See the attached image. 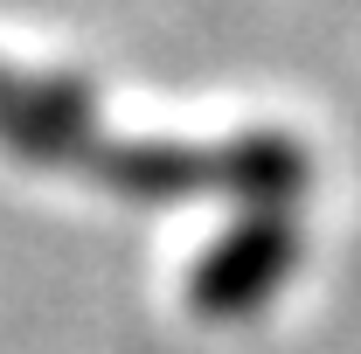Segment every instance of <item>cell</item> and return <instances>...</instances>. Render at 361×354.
<instances>
[{
    "instance_id": "obj_1",
    "label": "cell",
    "mask_w": 361,
    "mask_h": 354,
    "mask_svg": "<svg viewBox=\"0 0 361 354\" xmlns=\"http://www.w3.org/2000/svg\"><path fill=\"white\" fill-rule=\"evenodd\" d=\"M0 146H14L35 167H77L118 195L180 202V195H257L278 202L306 181V153L278 133H250L229 146H118L104 126H90V104L77 84H35L0 70Z\"/></svg>"
},
{
    "instance_id": "obj_2",
    "label": "cell",
    "mask_w": 361,
    "mask_h": 354,
    "mask_svg": "<svg viewBox=\"0 0 361 354\" xmlns=\"http://www.w3.org/2000/svg\"><path fill=\"white\" fill-rule=\"evenodd\" d=\"M292 264H299L292 222L285 216H257V222H243L216 257H202V271L188 278V299H195L202 319H243V312H257L271 292L285 285Z\"/></svg>"
}]
</instances>
